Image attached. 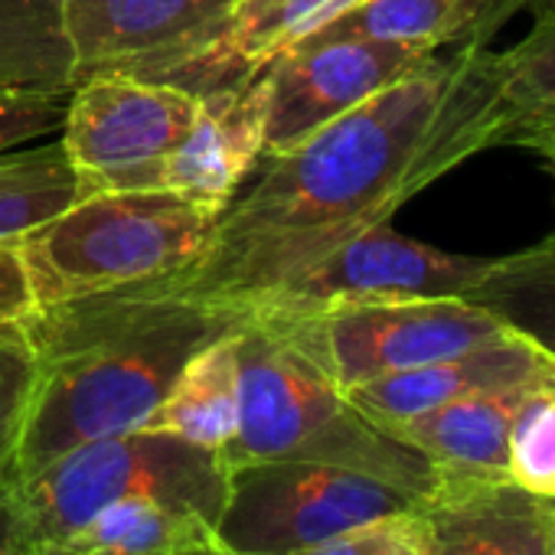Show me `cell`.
I'll return each instance as SVG.
<instances>
[{"mask_svg":"<svg viewBox=\"0 0 555 555\" xmlns=\"http://www.w3.org/2000/svg\"><path fill=\"white\" fill-rule=\"evenodd\" d=\"M513 121L503 53L480 40L435 53L295 151L264 157L255 186L222 209L203 258L164 282L258 308L474 154L506 147Z\"/></svg>","mask_w":555,"mask_h":555,"instance_id":"cell-1","label":"cell"},{"mask_svg":"<svg viewBox=\"0 0 555 555\" xmlns=\"http://www.w3.org/2000/svg\"><path fill=\"white\" fill-rule=\"evenodd\" d=\"M248 318L251 308L177 292L164 278L40 308L24 321L40 379L17 480L86 441L144 428L180 370Z\"/></svg>","mask_w":555,"mask_h":555,"instance_id":"cell-2","label":"cell"},{"mask_svg":"<svg viewBox=\"0 0 555 555\" xmlns=\"http://www.w3.org/2000/svg\"><path fill=\"white\" fill-rule=\"evenodd\" d=\"M238 431L222 464L321 461L379 474L415 490L435 487V467L366 418L331 373L308 314L251 308L238 331Z\"/></svg>","mask_w":555,"mask_h":555,"instance_id":"cell-3","label":"cell"},{"mask_svg":"<svg viewBox=\"0 0 555 555\" xmlns=\"http://www.w3.org/2000/svg\"><path fill=\"white\" fill-rule=\"evenodd\" d=\"M222 206L177 190L89 193L21 238L40 308L151 285L193 268Z\"/></svg>","mask_w":555,"mask_h":555,"instance_id":"cell-4","label":"cell"},{"mask_svg":"<svg viewBox=\"0 0 555 555\" xmlns=\"http://www.w3.org/2000/svg\"><path fill=\"white\" fill-rule=\"evenodd\" d=\"M229 467L219 451L164 431H125L86 441L11 490L14 535L56 548L86 519L128 496H157L209 516L222 513Z\"/></svg>","mask_w":555,"mask_h":555,"instance_id":"cell-5","label":"cell"},{"mask_svg":"<svg viewBox=\"0 0 555 555\" xmlns=\"http://www.w3.org/2000/svg\"><path fill=\"white\" fill-rule=\"evenodd\" d=\"M422 506L370 470L321 461H258L229 470L212 545L229 555H298L363 522Z\"/></svg>","mask_w":555,"mask_h":555,"instance_id":"cell-6","label":"cell"},{"mask_svg":"<svg viewBox=\"0 0 555 555\" xmlns=\"http://www.w3.org/2000/svg\"><path fill=\"white\" fill-rule=\"evenodd\" d=\"M199 115V99L177 86L131 76H95L73 89L63 151L86 196L164 190V173Z\"/></svg>","mask_w":555,"mask_h":555,"instance_id":"cell-7","label":"cell"},{"mask_svg":"<svg viewBox=\"0 0 555 555\" xmlns=\"http://www.w3.org/2000/svg\"><path fill=\"white\" fill-rule=\"evenodd\" d=\"M493 268V258L451 255L399 235L389 222L337 245L318 264L258 308L324 314L350 305H399L428 298H467Z\"/></svg>","mask_w":555,"mask_h":555,"instance_id":"cell-8","label":"cell"},{"mask_svg":"<svg viewBox=\"0 0 555 555\" xmlns=\"http://www.w3.org/2000/svg\"><path fill=\"white\" fill-rule=\"evenodd\" d=\"M308 318L314 321L324 360L344 389L461 357L509 331L470 298L350 305Z\"/></svg>","mask_w":555,"mask_h":555,"instance_id":"cell-9","label":"cell"},{"mask_svg":"<svg viewBox=\"0 0 555 555\" xmlns=\"http://www.w3.org/2000/svg\"><path fill=\"white\" fill-rule=\"evenodd\" d=\"M435 53L386 40L295 43L255 79L264 99V157L288 154L376 92L422 69Z\"/></svg>","mask_w":555,"mask_h":555,"instance_id":"cell-10","label":"cell"},{"mask_svg":"<svg viewBox=\"0 0 555 555\" xmlns=\"http://www.w3.org/2000/svg\"><path fill=\"white\" fill-rule=\"evenodd\" d=\"M235 0H69L73 82L134 76L199 47Z\"/></svg>","mask_w":555,"mask_h":555,"instance_id":"cell-11","label":"cell"},{"mask_svg":"<svg viewBox=\"0 0 555 555\" xmlns=\"http://www.w3.org/2000/svg\"><path fill=\"white\" fill-rule=\"evenodd\" d=\"M357 4L363 0H235V8L199 47L131 79L177 86L193 95L242 89L282 50Z\"/></svg>","mask_w":555,"mask_h":555,"instance_id":"cell-12","label":"cell"},{"mask_svg":"<svg viewBox=\"0 0 555 555\" xmlns=\"http://www.w3.org/2000/svg\"><path fill=\"white\" fill-rule=\"evenodd\" d=\"M425 555H552L555 500L509 477L435 474L422 500Z\"/></svg>","mask_w":555,"mask_h":555,"instance_id":"cell-13","label":"cell"},{"mask_svg":"<svg viewBox=\"0 0 555 555\" xmlns=\"http://www.w3.org/2000/svg\"><path fill=\"white\" fill-rule=\"evenodd\" d=\"M535 379H555V357H548L532 340L506 331L503 337L477 350L353 386L347 389V396L366 418H373L379 428H389L448 402L467 399L474 392L506 389Z\"/></svg>","mask_w":555,"mask_h":555,"instance_id":"cell-14","label":"cell"},{"mask_svg":"<svg viewBox=\"0 0 555 555\" xmlns=\"http://www.w3.org/2000/svg\"><path fill=\"white\" fill-rule=\"evenodd\" d=\"M199 99V115L167 164L164 190L229 206L245 173L264 160V99L258 79Z\"/></svg>","mask_w":555,"mask_h":555,"instance_id":"cell-15","label":"cell"},{"mask_svg":"<svg viewBox=\"0 0 555 555\" xmlns=\"http://www.w3.org/2000/svg\"><path fill=\"white\" fill-rule=\"evenodd\" d=\"M552 379L474 392L386 431L415 448L435 474L451 477H509V428L522 402Z\"/></svg>","mask_w":555,"mask_h":555,"instance_id":"cell-16","label":"cell"},{"mask_svg":"<svg viewBox=\"0 0 555 555\" xmlns=\"http://www.w3.org/2000/svg\"><path fill=\"white\" fill-rule=\"evenodd\" d=\"M496 11L500 0H363L298 43L386 40L441 53L444 47H461L470 40L490 43V37L503 27Z\"/></svg>","mask_w":555,"mask_h":555,"instance_id":"cell-17","label":"cell"},{"mask_svg":"<svg viewBox=\"0 0 555 555\" xmlns=\"http://www.w3.org/2000/svg\"><path fill=\"white\" fill-rule=\"evenodd\" d=\"M238 331L203 347L173 379L164 402L147 418V431H164L190 444L222 451L238 431Z\"/></svg>","mask_w":555,"mask_h":555,"instance_id":"cell-18","label":"cell"},{"mask_svg":"<svg viewBox=\"0 0 555 555\" xmlns=\"http://www.w3.org/2000/svg\"><path fill=\"white\" fill-rule=\"evenodd\" d=\"M216 522L193 506L128 496L108 503L92 519H86L69 539H63L56 555H173L186 548L212 545Z\"/></svg>","mask_w":555,"mask_h":555,"instance_id":"cell-19","label":"cell"},{"mask_svg":"<svg viewBox=\"0 0 555 555\" xmlns=\"http://www.w3.org/2000/svg\"><path fill=\"white\" fill-rule=\"evenodd\" d=\"M69 0H0V86L73 95Z\"/></svg>","mask_w":555,"mask_h":555,"instance_id":"cell-20","label":"cell"},{"mask_svg":"<svg viewBox=\"0 0 555 555\" xmlns=\"http://www.w3.org/2000/svg\"><path fill=\"white\" fill-rule=\"evenodd\" d=\"M82 196L86 186L63 141L0 151V238L21 242Z\"/></svg>","mask_w":555,"mask_h":555,"instance_id":"cell-21","label":"cell"},{"mask_svg":"<svg viewBox=\"0 0 555 555\" xmlns=\"http://www.w3.org/2000/svg\"><path fill=\"white\" fill-rule=\"evenodd\" d=\"M513 334L555 357V245L539 242L516 255L493 258L483 282L467 295Z\"/></svg>","mask_w":555,"mask_h":555,"instance_id":"cell-22","label":"cell"},{"mask_svg":"<svg viewBox=\"0 0 555 555\" xmlns=\"http://www.w3.org/2000/svg\"><path fill=\"white\" fill-rule=\"evenodd\" d=\"M40 363L24 324H0V500L17 483V457L37 396Z\"/></svg>","mask_w":555,"mask_h":555,"instance_id":"cell-23","label":"cell"},{"mask_svg":"<svg viewBox=\"0 0 555 555\" xmlns=\"http://www.w3.org/2000/svg\"><path fill=\"white\" fill-rule=\"evenodd\" d=\"M506 470L516 487L555 500V379L539 386L516 412Z\"/></svg>","mask_w":555,"mask_h":555,"instance_id":"cell-24","label":"cell"},{"mask_svg":"<svg viewBox=\"0 0 555 555\" xmlns=\"http://www.w3.org/2000/svg\"><path fill=\"white\" fill-rule=\"evenodd\" d=\"M506 99L516 115L555 105V11L535 17V27L503 50Z\"/></svg>","mask_w":555,"mask_h":555,"instance_id":"cell-25","label":"cell"},{"mask_svg":"<svg viewBox=\"0 0 555 555\" xmlns=\"http://www.w3.org/2000/svg\"><path fill=\"white\" fill-rule=\"evenodd\" d=\"M298 555H425V519L415 506L347 529Z\"/></svg>","mask_w":555,"mask_h":555,"instance_id":"cell-26","label":"cell"},{"mask_svg":"<svg viewBox=\"0 0 555 555\" xmlns=\"http://www.w3.org/2000/svg\"><path fill=\"white\" fill-rule=\"evenodd\" d=\"M66 105L69 95L0 86V151H14L40 134L60 131Z\"/></svg>","mask_w":555,"mask_h":555,"instance_id":"cell-27","label":"cell"},{"mask_svg":"<svg viewBox=\"0 0 555 555\" xmlns=\"http://www.w3.org/2000/svg\"><path fill=\"white\" fill-rule=\"evenodd\" d=\"M40 311L21 242L0 238V324H24Z\"/></svg>","mask_w":555,"mask_h":555,"instance_id":"cell-28","label":"cell"},{"mask_svg":"<svg viewBox=\"0 0 555 555\" xmlns=\"http://www.w3.org/2000/svg\"><path fill=\"white\" fill-rule=\"evenodd\" d=\"M509 144L529 147L539 157H552L555 154V105H545V108H532V112L516 115L506 147Z\"/></svg>","mask_w":555,"mask_h":555,"instance_id":"cell-29","label":"cell"},{"mask_svg":"<svg viewBox=\"0 0 555 555\" xmlns=\"http://www.w3.org/2000/svg\"><path fill=\"white\" fill-rule=\"evenodd\" d=\"M519 11H532L535 17H542V14L555 11V0H500L496 17H500V24H506V21H509L513 14H519Z\"/></svg>","mask_w":555,"mask_h":555,"instance_id":"cell-30","label":"cell"},{"mask_svg":"<svg viewBox=\"0 0 555 555\" xmlns=\"http://www.w3.org/2000/svg\"><path fill=\"white\" fill-rule=\"evenodd\" d=\"M14 532V509L11 500H0V545H4Z\"/></svg>","mask_w":555,"mask_h":555,"instance_id":"cell-31","label":"cell"},{"mask_svg":"<svg viewBox=\"0 0 555 555\" xmlns=\"http://www.w3.org/2000/svg\"><path fill=\"white\" fill-rule=\"evenodd\" d=\"M542 160H545V170H548V173H552V180H555V154H552V157H542ZM542 242L555 245V232H548V235H545Z\"/></svg>","mask_w":555,"mask_h":555,"instance_id":"cell-32","label":"cell"},{"mask_svg":"<svg viewBox=\"0 0 555 555\" xmlns=\"http://www.w3.org/2000/svg\"><path fill=\"white\" fill-rule=\"evenodd\" d=\"M209 548H212V545H206V548H186V552H173V555H209Z\"/></svg>","mask_w":555,"mask_h":555,"instance_id":"cell-33","label":"cell"},{"mask_svg":"<svg viewBox=\"0 0 555 555\" xmlns=\"http://www.w3.org/2000/svg\"><path fill=\"white\" fill-rule=\"evenodd\" d=\"M209 555H229V552H222V548H216V545H212V548H209Z\"/></svg>","mask_w":555,"mask_h":555,"instance_id":"cell-34","label":"cell"},{"mask_svg":"<svg viewBox=\"0 0 555 555\" xmlns=\"http://www.w3.org/2000/svg\"><path fill=\"white\" fill-rule=\"evenodd\" d=\"M552 555H555V548H552Z\"/></svg>","mask_w":555,"mask_h":555,"instance_id":"cell-35","label":"cell"}]
</instances>
